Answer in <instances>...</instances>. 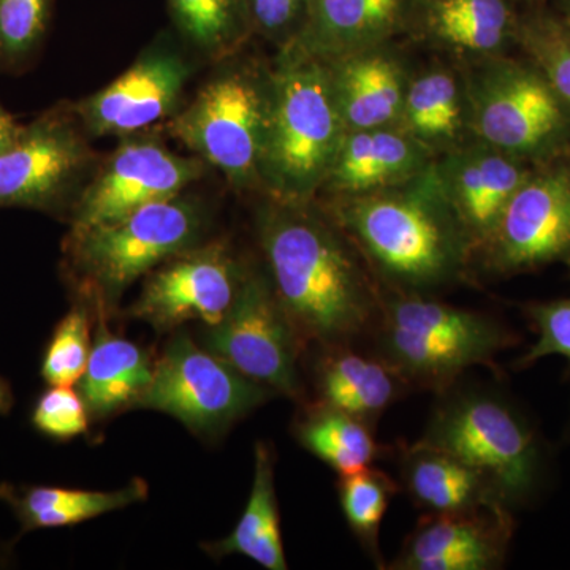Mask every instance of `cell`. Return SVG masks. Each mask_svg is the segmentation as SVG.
<instances>
[{
  "mask_svg": "<svg viewBox=\"0 0 570 570\" xmlns=\"http://www.w3.org/2000/svg\"><path fill=\"white\" fill-rule=\"evenodd\" d=\"M32 425L45 436L58 441L80 436L89 426L88 406L80 392L50 385L33 407Z\"/></svg>",
  "mask_w": 570,
  "mask_h": 570,
  "instance_id": "35",
  "label": "cell"
},
{
  "mask_svg": "<svg viewBox=\"0 0 570 570\" xmlns=\"http://www.w3.org/2000/svg\"><path fill=\"white\" fill-rule=\"evenodd\" d=\"M245 275L224 243L190 247L149 276L130 314L157 328L187 321L217 325L234 305Z\"/></svg>",
  "mask_w": 570,
  "mask_h": 570,
  "instance_id": "15",
  "label": "cell"
},
{
  "mask_svg": "<svg viewBox=\"0 0 570 570\" xmlns=\"http://www.w3.org/2000/svg\"><path fill=\"white\" fill-rule=\"evenodd\" d=\"M88 135L71 116H41L0 153V206L51 209L80 184L94 159Z\"/></svg>",
  "mask_w": 570,
  "mask_h": 570,
  "instance_id": "13",
  "label": "cell"
},
{
  "mask_svg": "<svg viewBox=\"0 0 570 570\" xmlns=\"http://www.w3.org/2000/svg\"><path fill=\"white\" fill-rule=\"evenodd\" d=\"M91 351L88 314L73 307L52 333L41 362V377L48 385L73 387L85 374Z\"/></svg>",
  "mask_w": 570,
  "mask_h": 570,
  "instance_id": "32",
  "label": "cell"
},
{
  "mask_svg": "<svg viewBox=\"0 0 570 570\" xmlns=\"http://www.w3.org/2000/svg\"><path fill=\"white\" fill-rule=\"evenodd\" d=\"M531 170L532 165L475 137L434 160L439 187L466 235L472 262Z\"/></svg>",
  "mask_w": 570,
  "mask_h": 570,
  "instance_id": "16",
  "label": "cell"
},
{
  "mask_svg": "<svg viewBox=\"0 0 570 570\" xmlns=\"http://www.w3.org/2000/svg\"><path fill=\"white\" fill-rule=\"evenodd\" d=\"M7 115H10V112H7L2 107H0V119L6 118Z\"/></svg>",
  "mask_w": 570,
  "mask_h": 570,
  "instance_id": "39",
  "label": "cell"
},
{
  "mask_svg": "<svg viewBox=\"0 0 570 570\" xmlns=\"http://www.w3.org/2000/svg\"><path fill=\"white\" fill-rule=\"evenodd\" d=\"M51 0H0V58L20 61L43 39Z\"/></svg>",
  "mask_w": 570,
  "mask_h": 570,
  "instance_id": "34",
  "label": "cell"
},
{
  "mask_svg": "<svg viewBox=\"0 0 570 570\" xmlns=\"http://www.w3.org/2000/svg\"><path fill=\"white\" fill-rule=\"evenodd\" d=\"M168 9L187 43L213 61L234 55L253 32L245 0H168Z\"/></svg>",
  "mask_w": 570,
  "mask_h": 570,
  "instance_id": "29",
  "label": "cell"
},
{
  "mask_svg": "<svg viewBox=\"0 0 570 570\" xmlns=\"http://www.w3.org/2000/svg\"><path fill=\"white\" fill-rule=\"evenodd\" d=\"M269 67L230 62L198 89L168 122V132L216 168L239 193H262V154L268 122Z\"/></svg>",
  "mask_w": 570,
  "mask_h": 570,
  "instance_id": "6",
  "label": "cell"
},
{
  "mask_svg": "<svg viewBox=\"0 0 570 570\" xmlns=\"http://www.w3.org/2000/svg\"><path fill=\"white\" fill-rule=\"evenodd\" d=\"M13 403L14 397L10 384L6 379L0 376V415L9 414L11 407H13Z\"/></svg>",
  "mask_w": 570,
  "mask_h": 570,
  "instance_id": "37",
  "label": "cell"
},
{
  "mask_svg": "<svg viewBox=\"0 0 570 570\" xmlns=\"http://www.w3.org/2000/svg\"><path fill=\"white\" fill-rule=\"evenodd\" d=\"M309 0H245L253 32L284 47L294 40L305 20Z\"/></svg>",
  "mask_w": 570,
  "mask_h": 570,
  "instance_id": "36",
  "label": "cell"
},
{
  "mask_svg": "<svg viewBox=\"0 0 570 570\" xmlns=\"http://www.w3.org/2000/svg\"><path fill=\"white\" fill-rule=\"evenodd\" d=\"M396 455L401 491L423 513L508 509L482 472L448 450L415 441L401 444Z\"/></svg>",
  "mask_w": 570,
  "mask_h": 570,
  "instance_id": "21",
  "label": "cell"
},
{
  "mask_svg": "<svg viewBox=\"0 0 570 570\" xmlns=\"http://www.w3.org/2000/svg\"><path fill=\"white\" fill-rule=\"evenodd\" d=\"M302 344L272 281L261 272H246L234 305L208 335L213 354L250 381L291 397L302 395Z\"/></svg>",
  "mask_w": 570,
  "mask_h": 570,
  "instance_id": "11",
  "label": "cell"
},
{
  "mask_svg": "<svg viewBox=\"0 0 570 570\" xmlns=\"http://www.w3.org/2000/svg\"><path fill=\"white\" fill-rule=\"evenodd\" d=\"M564 22H566V24H568V26H569V28H570V10H569L568 18H566Z\"/></svg>",
  "mask_w": 570,
  "mask_h": 570,
  "instance_id": "40",
  "label": "cell"
},
{
  "mask_svg": "<svg viewBox=\"0 0 570 570\" xmlns=\"http://www.w3.org/2000/svg\"><path fill=\"white\" fill-rule=\"evenodd\" d=\"M521 313L538 340L515 360V370H528L547 356L558 355L568 362L566 376L570 377V295L549 302L524 303Z\"/></svg>",
  "mask_w": 570,
  "mask_h": 570,
  "instance_id": "33",
  "label": "cell"
},
{
  "mask_svg": "<svg viewBox=\"0 0 570 570\" xmlns=\"http://www.w3.org/2000/svg\"><path fill=\"white\" fill-rule=\"evenodd\" d=\"M257 232L269 281L302 343L355 346L371 336L384 288L324 208L266 198Z\"/></svg>",
  "mask_w": 570,
  "mask_h": 570,
  "instance_id": "1",
  "label": "cell"
},
{
  "mask_svg": "<svg viewBox=\"0 0 570 570\" xmlns=\"http://www.w3.org/2000/svg\"><path fill=\"white\" fill-rule=\"evenodd\" d=\"M425 32L441 47L475 59L505 55L517 21L505 0H428Z\"/></svg>",
  "mask_w": 570,
  "mask_h": 570,
  "instance_id": "25",
  "label": "cell"
},
{
  "mask_svg": "<svg viewBox=\"0 0 570 570\" xmlns=\"http://www.w3.org/2000/svg\"><path fill=\"white\" fill-rule=\"evenodd\" d=\"M436 157L397 126L348 130L321 194L352 197L400 186L430 170Z\"/></svg>",
  "mask_w": 570,
  "mask_h": 570,
  "instance_id": "18",
  "label": "cell"
},
{
  "mask_svg": "<svg viewBox=\"0 0 570 570\" xmlns=\"http://www.w3.org/2000/svg\"><path fill=\"white\" fill-rule=\"evenodd\" d=\"M419 441L482 472L513 513L538 504L553 479V449L530 412L502 389L456 382L439 393Z\"/></svg>",
  "mask_w": 570,
  "mask_h": 570,
  "instance_id": "3",
  "label": "cell"
},
{
  "mask_svg": "<svg viewBox=\"0 0 570 570\" xmlns=\"http://www.w3.org/2000/svg\"><path fill=\"white\" fill-rule=\"evenodd\" d=\"M346 130L397 126L409 80L406 67L385 45L326 62Z\"/></svg>",
  "mask_w": 570,
  "mask_h": 570,
  "instance_id": "20",
  "label": "cell"
},
{
  "mask_svg": "<svg viewBox=\"0 0 570 570\" xmlns=\"http://www.w3.org/2000/svg\"><path fill=\"white\" fill-rule=\"evenodd\" d=\"M370 340L374 354L395 367L411 389L445 392L474 366H494L521 343L501 318L439 302L430 295L384 291Z\"/></svg>",
  "mask_w": 570,
  "mask_h": 570,
  "instance_id": "5",
  "label": "cell"
},
{
  "mask_svg": "<svg viewBox=\"0 0 570 570\" xmlns=\"http://www.w3.org/2000/svg\"><path fill=\"white\" fill-rule=\"evenodd\" d=\"M193 67L170 43H154L122 75L71 107L88 137H129L174 118Z\"/></svg>",
  "mask_w": 570,
  "mask_h": 570,
  "instance_id": "14",
  "label": "cell"
},
{
  "mask_svg": "<svg viewBox=\"0 0 570 570\" xmlns=\"http://www.w3.org/2000/svg\"><path fill=\"white\" fill-rule=\"evenodd\" d=\"M464 86L479 140L532 167L570 154V108L527 58L479 59Z\"/></svg>",
  "mask_w": 570,
  "mask_h": 570,
  "instance_id": "7",
  "label": "cell"
},
{
  "mask_svg": "<svg viewBox=\"0 0 570 570\" xmlns=\"http://www.w3.org/2000/svg\"><path fill=\"white\" fill-rule=\"evenodd\" d=\"M515 43L570 108V28L564 20L538 14L517 21Z\"/></svg>",
  "mask_w": 570,
  "mask_h": 570,
  "instance_id": "31",
  "label": "cell"
},
{
  "mask_svg": "<svg viewBox=\"0 0 570 570\" xmlns=\"http://www.w3.org/2000/svg\"><path fill=\"white\" fill-rule=\"evenodd\" d=\"M324 209L384 291L430 295L472 272L471 246L439 187L434 164L400 186L328 198Z\"/></svg>",
  "mask_w": 570,
  "mask_h": 570,
  "instance_id": "2",
  "label": "cell"
},
{
  "mask_svg": "<svg viewBox=\"0 0 570 570\" xmlns=\"http://www.w3.org/2000/svg\"><path fill=\"white\" fill-rule=\"evenodd\" d=\"M325 348L317 387L318 401L326 406L376 428L384 412L411 390L395 367L374 352L356 351L354 344Z\"/></svg>",
  "mask_w": 570,
  "mask_h": 570,
  "instance_id": "22",
  "label": "cell"
},
{
  "mask_svg": "<svg viewBox=\"0 0 570 570\" xmlns=\"http://www.w3.org/2000/svg\"><path fill=\"white\" fill-rule=\"evenodd\" d=\"M407 17V0H309L288 43L324 62L387 43Z\"/></svg>",
  "mask_w": 570,
  "mask_h": 570,
  "instance_id": "19",
  "label": "cell"
},
{
  "mask_svg": "<svg viewBox=\"0 0 570 570\" xmlns=\"http://www.w3.org/2000/svg\"><path fill=\"white\" fill-rule=\"evenodd\" d=\"M515 513L482 508L423 513L390 570H498L508 562Z\"/></svg>",
  "mask_w": 570,
  "mask_h": 570,
  "instance_id": "17",
  "label": "cell"
},
{
  "mask_svg": "<svg viewBox=\"0 0 570 570\" xmlns=\"http://www.w3.org/2000/svg\"><path fill=\"white\" fill-rule=\"evenodd\" d=\"M148 497V485L135 479L116 491H89L40 485H0V499L10 505L24 531L73 527L127 508Z\"/></svg>",
  "mask_w": 570,
  "mask_h": 570,
  "instance_id": "24",
  "label": "cell"
},
{
  "mask_svg": "<svg viewBox=\"0 0 570 570\" xmlns=\"http://www.w3.org/2000/svg\"><path fill=\"white\" fill-rule=\"evenodd\" d=\"M269 77L262 193L285 204L316 202L347 132L328 67L287 43L269 66Z\"/></svg>",
  "mask_w": 570,
  "mask_h": 570,
  "instance_id": "4",
  "label": "cell"
},
{
  "mask_svg": "<svg viewBox=\"0 0 570 570\" xmlns=\"http://www.w3.org/2000/svg\"><path fill=\"white\" fill-rule=\"evenodd\" d=\"M198 157L179 156L151 135L122 137L73 208L71 230L115 223L156 202L170 200L205 175Z\"/></svg>",
  "mask_w": 570,
  "mask_h": 570,
  "instance_id": "12",
  "label": "cell"
},
{
  "mask_svg": "<svg viewBox=\"0 0 570 570\" xmlns=\"http://www.w3.org/2000/svg\"><path fill=\"white\" fill-rule=\"evenodd\" d=\"M268 393L264 385L181 335L171 341L153 367L151 384L140 403L193 430L213 431L249 414Z\"/></svg>",
  "mask_w": 570,
  "mask_h": 570,
  "instance_id": "10",
  "label": "cell"
},
{
  "mask_svg": "<svg viewBox=\"0 0 570 570\" xmlns=\"http://www.w3.org/2000/svg\"><path fill=\"white\" fill-rule=\"evenodd\" d=\"M306 412L296 425V438L337 475L374 466L393 450L377 441L376 428L347 412L321 401Z\"/></svg>",
  "mask_w": 570,
  "mask_h": 570,
  "instance_id": "28",
  "label": "cell"
},
{
  "mask_svg": "<svg viewBox=\"0 0 570 570\" xmlns=\"http://www.w3.org/2000/svg\"><path fill=\"white\" fill-rule=\"evenodd\" d=\"M153 367L137 344L99 332L78 392L88 411L105 417L129 404L140 403L151 384Z\"/></svg>",
  "mask_w": 570,
  "mask_h": 570,
  "instance_id": "26",
  "label": "cell"
},
{
  "mask_svg": "<svg viewBox=\"0 0 570 570\" xmlns=\"http://www.w3.org/2000/svg\"><path fill=\"white\" fill-rule=\"evenodd\" d=\"M562 444L570 445V414L568 423H566L564 433H562Z\"/></svg>",
  "mask_w": 570,
  "mask_h": 570,
  "instance_id": "38",
  "label": "cell"
},
{
  "mask_svg": "<svg viewBox=\"0 0 570 570\" xmlns=\"http://www.w3.org/2000/svg\"><path fill=\"white\" fill-rule=\"evenodd\" d=\"M558 264L570 266V154L532 167L472 269L512 277Z\"/></svg>",
  "mask_w": 570,
  "mask_h": 570,
  "instance_id": "9",
  "label": "cell"
},
{
  "mask_svg": "<svg viewBox=\"0 0 570 570\" xmlns=\"http://www.w3.org/2000/svg\"><path fill=\"white\" fill-rule=\"evenodd\" d=\"M204 223V209L189 195L156 202L115 223L71 230V266L82 283L112 303L138 277L197 246Z\"/></svg>",
  "mask_w": 570,
  "mask_h": 570,
  "instance_id": "8",
  "label": "cell"
},
{
  "mask_svg": "<svg viewBox=\"0 0 570 570\" xmlns=\"http://www.w3.org/2000/svg\"><path fill=\"white\" fill-rule=\"evenodd\" d=\"M397 127L436 156L466 141L471 129L464 78L445 67L411 77Z\"/></svg>",
  "mask_w": 570,
  "mask_h": 570,
  "instance_id": "23",
  "label": "cell"
},
{
  "mask_svg": "<svg viewBox=\"0 0 570 570\" xmlns=\"http://www.w3.org/2000/svg\"><path fill=\"white\" fill-rule=\"evenodd\" d=\"M400 491L397 480L376 466L340 475L337 480V497L344 519L356 542L379 569L387 566L381 551L382 521L390 502Z\"/></svg>",
  "mask_w": 570,
  "mask_h": 570,
  "instance_id": "30",
  "label": "cell"
},
{
  "mask_svg": "<svg viewBox=\"0 0 570 570\" xmlns=\"http://www.w3.org/2000/svg\"><path fill=\"white\" fill-rule=\"evenodd\" d=\"M253 490L232 534L213 547L216 554H242L268 570H285L279 505L275 485V456L266 442L255 445Z\"/></svg>",
  "mask_w": 570,
  "mask_h": 570,
  "instance_id": "27",
  "label": "cell"
}]
</instances>
